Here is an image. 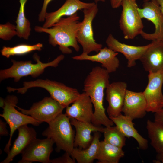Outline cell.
I'll use <instances>...</instances> for the list:
<instances>
[{"mask_svg":"<svg viewBox=\"0 0 163 163\" xmlns=\"http://www.w3.org/2000/svg\"><path fill=\"white\" fill-rule=\"evenodd\" d=\"M109 74L104 68L95 66L84 82L83 91L90 97L94 108L91 123L96 126H111L114 124L106 115L103 105L104 90L110 83Z\"/></svg>","mask_w":163,"mask_h":163,"instance_id":"6da1fadb","label":"cell"},{"mask_svg":"<svg viewBox=\"0 0 163 163\" xmlns=\"http://www.w3.org/2000/svg\"><path fill=\"white\" fill-rule=\"evenodd\" d=\"M77 13L66 18H62L53 26L49 28L36 26V32H44L49 35V42L53 47L59 46V50L63 54H69L72 50V47L76 52L80 50L77 40L78 31L81 22Z\"/></svg>","mask_w":163,"mask_h":163,"instance_id":"7a4b0ae2","label":"cell"},{"mask_svg":"<svg viewBox=\"0 0 163 163\" xmlns=\"http://www.w3.org/2000/svg\"><path fill=\"white\" fill-rule=\"evenodd\" d=\"M48 124L42 135L53 141L56 145V152L63 150L71 155L74 148L75 133L70 119L65 113H62Z\"/></svg>","mask_w":163,"mask_h":163,"instance_id":"3957f363","label":"cell"},{"mask_svg":"<svg viewBox=\"0 0 163 163\" xmlns=\"http://www.w3.org/2000/svg\"><path fill=\"white\" fill-rule=\"evenodd\" d=\"M64 57V55L61 54L52 61L44 63L40 60L38 54L35 53L33 58L36 62V64L32 63L30 60L18 61L11 59L13 64L10 67L0 70V81L9 78H13L14 81L17 82L24 77L30 75L33 78L38 77L44 72L46 68L49 66L57 67Z\"/></svg>","mask_w":163,"mask_h":163,"instance_id":"277c9868","label":"cell"},{"mask_svg":"<svg viewBox=\"0 0 163 163\" xmlns=\"http://www.w3.org/2000/svg\"><path fill=\"white\" fill-rule=\"evenodd\" d=\"M23 87L17 88L18 93L24 94L28 89L31 88H43L49 92L50 97L65 108L73 103L80 94L76 88L48 79H37L34 81H24L23 82Z\"/></svg>","mask_w":163,"mask_h":163,"instance_id":"5b68a950","label":"cell"},{"mask_svg":"<svg viewBox=\"0 0 163 163\" xmlns=\"http://www.w3.org/2000/svg\"><path fill=\"white\" fill-rule=\"evenodd\" d=\"M5 100V106L0 116L4 118L10 127L9 138L4 149L5 152L8 154L10 150L12 136L19 127L28 124L38 126L41 123L30 116L20 112L15 108L18 102V99L16 96L8 95Z\"/></svg>","mask_w":163,"mask_h":163,"instance_id":"8992f818","label":"cell"},{"mask_svg":"<svg viewBox=\"0 0 163 163\" xmlns=\"http://www.w3.org/2000/svg\"><path fill=\"white\" fill-rule=\"evenodd\" d=\"M119 20L120 28L126 39H133L143 31V25L138 11L136 0H123Z\"/></svg>","mask_w":163,"mask_h":163,"instance_id":"52a82bcc","label":"cell"},{"mask_svg":"<svg viewBox=\"0 0 163 163\" xmlns=\"http://www.w3.org/2000/svg\"><path fill=\"white\" fill-rule=\"evenodd\" d=\"M84 18L78 31L77 40L83 48L82 53L89 54L94 51L97 53L102 45L97 43L94 38L92 21L98 12L96 3L91 8L82 10Z\"/></svg>","mask_w":163,"mask_h":163,"instance_id":"ba28073f","label":"cell"},{"mask_svg":"<svg viewBox=\"0 0 163 163\" xmlns=\"http://www.w3.org/2000/svg\"><path fill=\"white\" fill-rule=\"evenodd\" d=\"M15 107L22 113L30 116L41 123L45 122L48 124L62 113L65 108L50 97H45L42 100L34 103L29 110L17 105Z\"/></svg>","mask_w":163,"mask_h":163,"instance_id":"9c48e42d","label":"cell"},{"mask_svg":"<svg viewBox=\"0 0 163 163\" xmlns=\"http://www.w3.org/2000/svg\"><path fill=\"white\" fill-rule=\"evenodd\" d=\"M142 8H138V11L142 19L145 18L154 24L155 30L152 33H147L144 31L141 34L145 39L153 41L163 40V14L157 0H150L144 2Z\"/></svg>","mask_w":163,"mask_h":163,"instance_id":"30bf717a","label":"cell"},{"mask_svg":"<svg viewBox=\"0 0 163 163\" xmlns=\"http://www.w3.org/2000/svg\"><path fill=\"white\" fill-rule=\"evenodd\" d=\"M148 83L143 92L145 99L147 112L156 113L163 108V70L149 72Z\"/></svg>","mask_w":163,"mask_h":163,"instance_id":"8fae6325","label":"cell"},{"mask_svg":"<svg viewBox=\"0 0 163 163\" xmlns=\"http://www.w3.org/2000/svg\"><path fill=\"white\" fill-rule=\"evenodd\" d=\"M54 143L51 139L48 138L34 139L22 151L21 159L18 163H50V155L53 150Z\"/></svg>","mask_w":163,"mask_h":163,"instance_id":"7c38bea8","label":"cell"},{"mask_svg":"<svg viewBox=\"0 0 163 163\" xmlns=\"http://www.w3.org/2000/svg\"><path fill=\"white\" fill-rule=\"evenodd\" d=\"M127 87V84L122 81L110 83L107 86L106 98L108 104L107 111L109 118L121 114Z\"/></svg>","mask_w":163,"mask_h":163,"instance_id":"4fadbf2b","label":"cell"},{"mask_svg":"<svg viewBox=\"0 0 163 163\" xmlns=\"http://www.w3.org/2000/svg\"><path fill=\"white\" fill-rule=\"evenodd\" d=\"M108 47L114 51L120 53L127 60V66L131 68L136 65V61L141 57L150 46V43L143 46H134L121 43L115 38L111 34L108 36L106 41Z\"/></svg>","mask_w":163,"mask_h":163,"instance_id":"5bb4252c","label":"cell"},{"mask_svg":"<svg viewBox=\"0 0 163 163\" xmlns=\"http://www.w3.org/2000/svg\"><path fill=\"white\" fill-rule=\"evenodd\" d=\"M70 106L66 108L65 114L69 118L87 123L91 122L94 112L93 104L90 97L85 92L79 97Z\"/></svg>","mask_w":163,"mask_h":163,"instance_id":"9a60e30c","label":"cell"},{"mask_svg":"<svg viewBox=\"0 0 163 163\" xmlns=\"http://www.w3.org/2000/svg\"><path fill=\"white\" fill-rule=\"evenodd\" d=\"M139 60L145 70L149 72L163 70V40L152 41Z\"/></svg>","mask_w":163,"mask_h":163,"instance_id":"2e32d148","label":"cell"},{"mask_svg":"<svg viewBox=\"0 0 163 163\" xmlns=\"http://www.w3.org/2000/svg\"><path fill=\"white\" fill-rule=\"evenodd\" d=\"M96 3H86L80 0H66L64 4L56 11L46 13L42 27L49 28L52 27L60 19L64 16H69L77 13L93 6Z\"/></svg>","mask_w":163,"mask_h":163,"instance_id":"e0dca14e","label":"cell"},{"mask_svg":"<svg viewBox=\"0 0 163 163\" xmlns=\"http://www.w3.org/2000/svg\"><path fill=\"white\" fill-rule=\"evenodd\" d=\"M147 104L143 92H136L127 89L122 112L133 120L141 119L146 114Z\"/></svg>","mask_w":163,"mask_h":163,"instance_id":"ac0fdd59","label":"cell"},{"mask_svg":"<svg viewBox=\"0 0 163 163\" xmlns=\"http://www.w3.org/2000/svg\"><path fill=\"white\" fill-rule=\"evenodd\" d=\"M118 53L108 47L101 48L97 54L90 55L82 53L72 57L77 60H89L100 63L102 67L109 73L115 72L120 65V61L117 57Z\"/></svg>","mask_w":163,"mask_h":163,"instance_id":"d6986e66","label":"cell"},{"mask_svg":"<svg viewBox=\"0 0 163 163\" xmlns=\"http://www.w3.org/2000/svg\"><path fill=\"white\" fill-rule=\"evenodd\" d=\"M72 125L76 130L74 146V148L79 147L81 149H85L91 144L93 136L91 135L92 132H102L104 127L96 126L91 122L87 123L81 121L74 119H70Z\"/></svg>","mask_w":163,"mask_h":163,"instance_id":"ffe728a7","label":"cell"},{"mask_svg":"<svg viewBox=\"0 0 163 163\" xmlns=\"http://www.w3.org/2000/svg\"><path fill=\"white\" fill-rule=\"evenodd\" d=\"M18 136L14 141L13 146L6 158L1 163H9L18 155L21 154L23 150L34 139L36 138L35 130L27 124L19 127L17 129Z\"/></svg>","mask_w":163,"mask_h":163,"instance_id":"44dd1931","label":"cell"},{"mask_svg":"<svg viewBox=\"0 0 163 163\" xmlns=\"http://www.w3.org/2000/svg\"><path fill=\"white\" fill-rule=\"evenodd\" d=\"M121 131L124 136L127 138H134L137 142L141 149L145 150L148 146V141L138 132L134 127L133 120L130 117L124 115H120L115 117L109 118Z\"/></svg>","mask_w":163,"mask_h":163,"instance_id":"7402d4cb","label":"cell"},{"mask_svg":"<svg viewBox=\"0 0 163 163\" xmlns=\"http://www.w3.org/2000/svg\"><path fill=\"white\" fill-rule=\"evenodd\" d=\"M99 132H95L92 142L90 145L82 149L74 148L71 156L78 163H92L96 159L100 141Z\"/></svg>","mask_w":163,"mask_h":163,"instance_id":"603a6c76","label":"cell"},{"mask_svg":"<svg viewBox=\"0 0 163 163\" xmlns=\"http://www.w3.org/2000/svg\"><path fill=\"white\" fill-rule=\"evenodd\" d=\"M124 155L122 148L103 141L100 142L96 159L98 163H118Z\"/></svg>","mask_w":163,"mask_h":163,"instance_id":"cb8c5ba5","label":"cell"},{"mask_svg":"<svg viewBox=\"0 0 163 163\" xmlns=\"http://www.w3.org/2000/svg\"><path fill=\"white\" fill-rule=\"evenodd\" d=\"M146 129L152 146L157 154L163 152V125L148 120Z\"/></svg>","mask_w":163,"mask_h":163,"instance_id":"d4e9b609","label":"cell"},{"mask_svg":"<svg viewBox=\"0 0 163 163\" xmlns=\"http://www.w3.org/2000/svg\"><path fill=\"white\" fill-rule=\"evenodd\" d=\"M28 0H19L20 7L15 21L17 36L20 38L27 40L31 31L30 23L24 14V7Z\"/></svg>","mask_w":163,"mask_h":163,"instance_id":"484cf974","label":"cell"},{"mask_svg":"<svg viewBox=\"0 0 163 163\" xmlns=\"http://www.w3.org/2000/svg\"><path fill=\"white\" fill-rule=\"evenodd\" d=\"M102 133L105 142L121 148L126 145V137L116 126H105Z\"/></svg>","mask_w":163,"mask_h":163,"instance_id":"4316f807","label":"cell"},{"mask_svg":"<svg viewBox=\"0 0 163 163\" xmlns=\"http://www.w3.org/2000/svg\"><path fill=\"white\" fill-rule=\"evenodd\" d=\"M43 46L41 43L33 45L21 44L12 47L4 46L1 52L2 56L9 58L12 56L23 55L34 50L40 51Z\"/></svg>","mask_w":163,"mask_h":163,"instance_id":"83f0119b","label":"cell"},{"mask_svg":"<svg viewBox=\"0 0 163 163\" xmlns=\"http://www.w3.org/2000/svg\"><path fill=\"white\" fill-rule=\"evenodd\" d=\"M17 35L16 25L9 22L0 25V38L5 40H11Z\"/></svg>","mask_w":163,"mask_h":163,"instance_id":"f1b7e54d","label":"cell"},{"mask_svg":"<svg viewBox=\"0 0 163 163\" xmlns=\"http://www.w3.org/2000/svg\"><path fill=\"white\" fill-rule=\"evenodd\" d=\"M68 153L66 152L62 156L53 159H51L50 163H75V160L71 157Z\"/></svg>","mask_w":163,"mask_h":163,"instance_id":"f546056e","label":"cell"},{"mask_svg":"<svg viewBox=\"0 0 163 163\" xmlns=\"http://www.w3.org/2000/svg\"><path fill=\"white\" fill-rule=\"evenodd\" d=\"M52 0H43V2L41 11L38 15V20L40 22L44 21L46 9L49 3Z\"/></svg>","mask_w":163,"mask_h":163,"instance_id":"4dcf8cb0","label":"cell"},{"mask_svg":"<svg viewBox=\"0 0 163 163\" xmlns=\"http://www.w3.org/2000/svg\"><path fill=\"white\" fill-rule=\"evenodd\" d=\"M155 121L163 125V108L159 111L155 113Z\"/></svg>","mask_w":163,"mask_h":163,"instance_id":"1f68e13d","label":"cell"},{"mask_svg":"<svg viewBox=\"0 0 163 163\" xmlns=\"http://www.w3.org/2000/svg\"><path fill=\"white\" fill-rule=\"evenodd\" d=\"M7 123L3 121L0 119V135L7 136L9 134L6 128Z\"/></svg>","mask_w":163,"mask_h":163,"instance_id":"d6a6232c","label":"cell"},{"mask_svg":"<svg viewBox=\"0 0 163 163\" xmlns=\"http://www.w3.org/2000/svg\"><path fill=\"white\" fill-rule=\"evenodd\" d=\"M123 0H110L111 7L113 8H116L121 6V4Z\"/></svg>","mask_w":163,"mask_h":163,"instance_id":"836d02e7","label":"cell"},{"mask_svg":"<svg viewBox=\"0 0 163 163\" xmlns=\"http://www.w3.org/2000/svg\"><path fill=\"white\" fill-rule=\"evenodd\" d=\"M156 159L160 162L163 163V152L157 154L156 156Z\"/></svg>","mask_w":163,"mask_h":163,"instance_id":"e575fe53","label":"cell"},{"mask_svg":"<svg viewBox=\"0 0 163 163\" xmlns=\"http://www.w3.org/2000/svg\"><path fill=\"white\" fill-rule=\"evenodd\" d=\"M158 3L161 11L163 14V0H157Z\"/></svg>","mask_w":163,"mask_h":163,"instance_id":"d590c367","label":"cell"},{"mask_svg":"<svg viewBox=\"0 0 163 163\" xmlns=\"http://www.w3.org/2000/svg\"><path fill=\"white\" fill-rule=\"evenodd\" d=\"M5 100L0 97V107L3 108L5 106Z\"/></svg>","mask_w":163,"mask_h":163,"instance_id":"8d00e7d4","label":"cell"},{"mask_svg":"<svg viewBox=\"0 0 163 163\" xmlns=\"http://www.w3.org/2000/svg\"><path fill=\"white\" fill-rule=\"evenodd\" d=\"M106 0H94L95 2H97L99 1H101L102 2H104Z\"/></svg>","mask_w":163,"mask_h":163,"instance_id":"74e56055","label":"cell"},{"mask_svg":"<svg viewBox=\"0 0 163 163\" xmlns=\"http://www.w3.org/2000/svg\"><path fill=\"white\" fill-rule=\"evenodd\" d=\"M149 0H143L144 1V2H147V1H149Z\"/></svg>","mask_w":163,"mask_h":163,"instance_id":"f35d334b","label":"cell"}]
</instances>
